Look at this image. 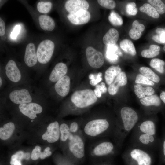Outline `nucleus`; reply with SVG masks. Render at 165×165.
Returning a JSON list of instances; mask_svg holds the SVG:
<instances>
[{
    "mask_svg": "<svg viewBox=\"0 0 165 165\" xmlns=\"http://www.w3.org/2000/svg\"><path fill=\"white\" fill-rule=\"evenodd\" d=\"M135 82L137 83H141L147 85L153 86L154 82L142 74H138L136 77Z\"/></svg>",
    "mask_w": 165,
    "mask_h": 165,
    "instance_id": "41",
    "label": "nucleus"
},
{
    "mask_svg": "<svg viewBox=\"0 0 165 165\" xmlns=\"http://www.w3.org/2000/svg\"><path fill=\"white\" fill-rule=\"evenodd\" d=\"M159 149L160 157L161 163H165V129H164Z\"/></svg>",
    "mask_w": 165,
    "mask_h": 165,
    "instance_id": "38",
    "label": "nucleus"
},
{
    "mask_svg": "<svg viewBox=\"0 0 165 165\" xmlns=\"http://www.w3.org/2000/svg\"><path fill=\"white\" fill-rule=\"evenodd\" d=\"M136 4L134 2L128 3L126 6V12L130 15L135 16L138 12V9L136 7Z\"/></svg>",
    "mask_w": 165,
    "mask_h": 165,
    "instance_id": "40",
    "label": "nucleus"
},
{
    "mask_svg": "<svg viewBox=\"0 0 165 165\" xmlns=\"http://www.w3.org/2000/svg\"><path fill=\"white\" fill-rule=\"evenodd\" d=\"M121 72V69L119 65L112 66L109 67L105 72V80L107 84L110 85Z\"/></svg>",
    "mask_w": 165,
    "mask_h": 165,
    "instance_id": "25",
    "label": "nucleus"
},
{
    "mask_svg": "<svg viewBox=\"0 0 165 165\" xmlns=\"http://www.w3.org/2000/svg\"><path fill=\"white\" fill-rule=\"evenodd\" d=\"M71 79L67 74L60 79L48 90L49 91L54 90L60 97H64L68 94L70 88Z\"/></svg>",
    "mask_w": 165,
    "mask_h": 165,
    "instance_id": "15",
    "label": "nucleus"
},
{
    "mask_svg": "<svg viewBox=\"0 0 165 165\" xmlns=\"http://www.w3.org/2000/svg\"><path fill=\"white\" fill-rule=\"evenodd\" d=\"M86 54L88 62L92 68H98L103 65L104 58L102 54L93 47H87L86 50Z\"/></svg>",
    "mask_w": 165,
    "mask_h": 165,
    "instance_id": "13",
    "label": "nucleus"
},
{
    "mask_svg": "<svg viewBox=\"0 0 165 165\" xmlns=\"http://www.w3.org/2000/svg\"><path fill=\"white\" fill-rule=\"evenodd\" d=\"M92 140L87 152L91 156L96 158L108 157L114 156L119 151L115 143L108 138H98Z\"/></svg>",
    "mask_w": 165,
    "mask_h": 165,
    "instance_id": "4",
    "label": "nucleus"
},
{
    "mask_svg": "<svg viewBox=\"0 0 165 165\" xmlns=\"http://www.w3.org/2000/svg\"><path fill=\"white\" fill-rule=\"evenodd\" d=\"M2 97L1 100L16 105L46 100L44 92L29 83L8 87L3 92Z\"/></svg>",
    "mask_w": 165,
    "mask_h": 165,
    "instance_id": "1",
    "label": "nucleus"
},
{
    "mask_svg": "<svg viewBox=\"0 0 165 165\" xmlns=\"http://www.w3.org/2000/svg\"><path fill=\"white\" fill-rule=\"evenodd\" d=\"M60 124L56 120L51 122L48 125L46 132L42 135V139L51 144L54 143L60 140Z\"/></svg>",
    "mask_w": 165,
    "mask_h": 165,
    "instance_id": "14",
    "label": "nucleus"
},
{
    "mask_svg": "<svg viewBox=\"0 0 165 165\" xmlns=\"http://www.w3.org/2000/svg\"><path fill=\"white\" fill-rule=\"evenodd\" d=\"M70 99L74 108L77 111L85 109L95 103L97 97L92 90L86 89L75 91Z\"/></svg>",
    "mask_w": 165,
    "mask_h": 165,
    "instance_id": "8",
    "label": "nucleus"
},
{
    "mask_svg": "<svg viewBox=\"0 0 165 165\" xmlns=\"http://www.w3.org/2000/svg\"><path fill=\"white\" fill-rule=\"evenodd\" d=\"M50 147H46L43 152H41L40 158L41 159H43L46 157L50 156L52 154V152L50 151Z\"/></svg>",
    "mask_w": 165,
    "mask_h": 165,
    "instance_id": "46",
    "label": "nucleus"
},
{
    "mask_svg": "<svg viewBox=\"0 0 165 165\" xmlns=\"http://www.w3.org/2000/svg\"><path fill=\"white\" fill-rule=\"evenodd\" d=\"M10 164L11 165H22L21 161L18 159V156L16 153L12 156Z\"/></svg>",
    "mask_w": 165,
    "mask_h": 165,
    "instance_id": "47",
    "label": "nucleus"
},
{
    "mask_svg": "<svg viewBox=\"0 0 165 165\" xmlns=\"http://www.w3.org/2000/svg\"><path fill=\"white\" fill-rule=\"evenodd\" d=\"M41 28L44 30L51 31L55 27V23L53 19L48 16L41 15L38 18Z\"/></svg>",
    "mask_w": 165,
    "mask_h": 165,
    "instance_id": "26",
    "label": "nucleus"
},
{
    "mask_svg": "<svg viewBox=\"0 0 165 165\" xmlns=\"http://www.w3.org/2000/svg\"><path fill=\"white\" fill-rule=\"evenodd\" d=\"M54 46V43L50 40H44L39 43L36 51L38 62L39 63L45 64L50 61Z\"/></svg>",
    "mask_w": 165,
    "mask_h": 165,
    "instance_id": "11",
    "label": "nucleus"
},
{
    "mask_svg": "<svg viewBox=\"0 0 165 165\" xmlns=\"http://www.w3.org/2000/svg\"><path fill=\"white\" fill-rule=\"evenodd\" d=\"M6 83H7L6 80L2 74L1 72L0 75V88L1 90L3 88Z\"/></svg>",
    "mask_w": 165,
    "mask_h": 165,
    "instance_id": "50",
    "label": "nucleus"
},
{
    "mask_svg": "<svg viewBox=\"0 0 165 165\" xmlns=\"http://www.w3.org/2000/svg\"><path fill=\"white\" fill-rule=\"evenodd\" d=\"M139 70L142 75L156 83L160 82L159 76L150 68L146 67H142L139 68Z\"/></svg>",
    "mask_w": 165,
    "mask_h": 165,
    "instance_id": "31",
    "label": "nucleus"
},
{
    "mask_svg": "<svg viewBox=\"0 0 165 165\" xmlns=\"http://www.w3.org/2000/svg\"><path fill=\"white\" fill-rule=\"evenodd\" d=\"M123 157L128 165H152V151L130 145L124 151Z\"/></svg>",
    "mask_w": 165,
    "mask_h": 165,
    "instance_id": "5",
    "label": "nucleus"
},
{
    "mask_svg": "<svg viewBox=\"0 0 165 165\" xmlns=\"http://www.w3.org/2000/svg\"><path fill=\"white\" fill-rule=\"evenodd\" d=\"M140 101L143 105L145 107L151 106L159 107L161 104L160 98L156 94L145 97L141 99Z\"/></svg>",
    "mask_w": 165,
    "mask_h": 165,
    "instance_id": "28",
    "label": "nucleus"
},
{
    "mask_svg": "<svg viewBox=\"0 0 165 165\" xmlns=\"http://www.w3.org/2000/svg\"><path fill=\"white\" fill-rule=\"evenodd\" d=\"M132 132V133H142L157 135L156 123L151 119L140 120Z\"/></svg>",
    "mask_w": 165,
    "mask_h": 165,
    "instance_id": "16",
    "label": "nucleus"
},
{
    "mask_svg": "<svg viewBox=\"0 0 165 165\" xmlns=\"http://www.w3.org/2000/svg\"><path fill=\"white\" fill-rule=\"evenodd\" d=\"M5 24L2 19L0 18V35L3 36L5 33Z\"/></svg>",
    "mask_w": 165,
    "mask_h": 165,
    "instance_id": "49",
    "label": "nucleus"
},
{
    "mask_svg": "<svg viewBox=\"0 0 165 165\" xmlns=\"http://www.w3.org/2000/svg\"><path fill=\"white\" fill-rule=\"evenodd\" d=\"M116 120L98 117L82 121L81 131L86 139L111 137L113 135Z\"/></svg>",
    "mask_w": 165,
    "mask_h": 165,
    "instance_id": "3",
    "label": "nucleus"
},
{
    "mask_svg": "<svg viewBox=\"0 0 165 165\" xmlns=\"http://www.w3.org/2000/svg\"><path fill=\"white\" fill-rule=\"evenodd\" d=\"M110 165L109 164H102V165Z\"/></svg>",
    "mask_w": 165,
    "mask_h": 165,
    "instance_id": "53",
    "label": "nucleus"
},
{
    "mask_svg": "<svg viewBox=\"0 0 165 165\" xmlns=\"http://www.w3.org/2000/svg\"><path fill=\"white\" fill-rule=\"evenodd\" d=\"M127 78L125 72H121L115 78L113 82L109 85L108 93L113 95L117 92L120 86L125 85L127 83Z\"/></svg>",
    "mask_w": 165,
    "mask_h": 165,
    "instance_id": "20",
    "label": "nucleus"
},
{
    "mask_svg": "<svg viewBox=\"0 0 165 165\" xmlns=\"http://www.w3.org/2000/svg\"><path fill=\"white\" fill-rule=\"evenodd\" d=\"M161 142L157 135L142 133H132L130 139V145L152 152L159 150Z\"/></svg>",
    "mask_w": 165,
    "mask_h": 165,
    "instance_id": "7",
    "label": "nucleus"
},
{
    "mask_svg": "<svg viewBox=\"0 0 165 165\" xmlns=\"http://www.w3.org/2000/svg\"><path fill=\"white\" fill-rule=\"evenodd\" d=\"M119 37L118 31L114 28H111L103 36L104 43L108 46L115 45L117 42Z\"/></svg>",
    "mask_w": 165,
    "mask_h": 165,
    "instance_id": "22",
    "label": "nucleus"
},
{
    "mask_svg": "<svg viewBox=\"0 0 165 165\" xmlns=\"http://www.w3.org/2000/svg\"><path fill=\"white\" fill-rule=\"evenodd\" d=\"M46 100L16 105L20 113L33 122L43 113Z\"/></svg>",
    "mask_w": 165,
    "mask_h": 165,
    "instance_id": "10",
    "label": "nucleus"
},
{
    "mask_svg": "<svg viewBox=\"0 0 165 165\" xmlns=\"http://www.w3.org/2000/svg\"><path fill=\"white\" fill-rule=\"evenodd\" d=\"M67 18L70 21L75 25H82L87 23L90 18V14L87 10H82L76 13H69Z\"/></svg>",
    "mask_w": 165,
    "mask_h": 165,
    "instance_id": "17",
    "label": "nucleus"
},
{
    "mask_svg": "<svg viewBox=\"0 0 165 165\" xmlns=\"http://www.w3.org/2000/svg\"><path fill=\"white\" fill-rule=\"evenodd\" d=\"M41 148L38 145L36 146L33 149L31 154V158L33 160H35L40 158L41 153Z\"/></svg>",
    "mask_w": 165,
    "mask_h": 165,
    "instance_id": "43",
    "label": "nucleus"
},
{
    "mask_svg": "<svg viewBox=\"0 0 165 165\" xmlns=\"http://www.w3.org/2000/svg\"><path fill=\"white\" fill-rule=\"evenodd\" d=\"M121 49L126 53L134 56L136 54V51L132 42L130 40L125 39L122 40L120 43Z\"/></svg>",
    "mask_w": 165,
    "mask_h": 165,
    "instance_id": "29",
    "label": "nucleus"
},
{
    "mask_svg": "<svg viewBox=\"0 0 165 165\" xmlns=\"http://www.w3.org/2000/svg\"><path fill=\"white\" fill-rule=\"evenodd\" d=\"M95 88L98 89L102 93H106L107 90L105 84L104 82H101L100 84H97L95 86Z\"/></svg>",
    "mask_w": 165,
    "mask_h": 165,
    "instance_id": "48",
    "label": "nucleus"
},
{
    "mask_svg": "<svg viewBox=\"0 0 165 165\" xmlns=\"http://www.w3.org/2000/svg\"><path fill=\"white\" fill-rule=\"evenodd\" d=\"M1 72L5 78L8 87L30 83L28 75L22 71L13 60L8 61L6 65L4 71Z\"/></svg>",
    "mask_w": 165,
    "mask_h": 165,
    "instance_id": "6",
    "label": "nucleus"
},
{
    "mask_svg": "<svg viewBox=\"0 0 165 165\" xmlns=\"http://www.w3.org/2000/svg\"><path fill=\"white\" fill-rule=\"evenodd\" d=\"M160 97L161 100L165 104V92H163L160 93Z\"/></svg>",
    "mask_w": 165,
    "mask_h": 165,
    "instance_id": "52",
    "label": "nucleus"
},
{
    "mask_svg": "<svg viewBox=\"0 0 165 165\" xmlns=\"http://www.w3.org/2000/svg\"><path fill=\"white\" fill-rule=\"evenodd\" d=\"M21 28L20 26L19 25L15 26L10 34V37L12 39H15L16 38L20 32Z\"/></svg>",
    "mask_w": 165,
    "mask_h": 165,
    "instance_id": "45",
    "label": "nucleus"
},
{
    "mask_svg": "<svg viewBox=\"0 0 165 165\" xmlns=\"http://www.w3.org/2000/svg\"><path fill=\"white\" fill-rule=\"evenodd\" d=\"M165 62L162 60L158 58L152 59L149 63L150 66L161 73L164 72V66Z\"/></svg>",
    "mask_w": 165,
    "mask_h": 165,
    "instance_id": "33",
    "label": "nucleus"
},
{
    "mask_svg": "<svg viewBox=\"0 0 165 165\" xmlns=\"http://www.w3.org/2000/svg\"><path fill=\"white\" fill-rule=\"evenodd\" d=\"M97 1L100 5L108 9H112L116 6V2L113 0H98Z\"/></svg>",
    "mask_w": 165,
    "mask_h": 165,
    "instance_id": "42",
    "label": "nucleus"
},
{
    "mask_svg": "<svg viewBox=\"0 0 165 165\" xmlns=\"http://www.w3.org/2000/svg\"><path fill=\"white\" fill-rule=\"evenodd\" d=\"M145 29V26L140 24L137 20L134 21L132 24V27L129 32L130 37L134 40H137L141 38L142 32Z\"/></svg>",
    "mask_w": 165,
    "mask_h": 165,
    "instance_id": "24",
    "label": "nucleus"
},
{
    "mask_svg": "<svg viewBox=\"0 0 165 165\" xmlns=\"http://www.w3.org/2000/svg\"><path fill=\"white\" fill-rule=\"evenodd\" d=\"M134 87L135 94L140 99L145 97V95H152L155 93L154 89L151 87H143L140 85L138 84L134 85Z\"/></svg>",
    "mask_w": 165,
    "mask_h": 165,
    "instance_id": "27",
    "label": "nucleus"
},
{
    "mask_svg": "<svg viewBox=\"0 0 165 165\" xmlns=\"http://www.w3.org/2000/svg\"><path fill=\"white\" fill-rule=\"evenodd\" d=\"M71 132L75 134L82 132L81 131L82 121L79 122L74 121L68 123Z\"/></svg>",
    "mask_w": 165,
    "mask_h": 165,
    "instance_id": "37",
    "label": "nucleus"
},
{
    "mask_svg": "<svg viewBox=\"0 0 165 165\" xmlns=\"http://www.w3.org/2000/svg\"><path fill=\"white\" fill-rule=\"evenodd\" d=\"M139 10L141 12L145 13L152 18H158L160 17V14L156 9L149 3L144 4L140 7Z\"/></svg>",
    "mask_w": 165,
    "mask_h": 165,
    "instance_id": "32",
    "label": "nucleus"
},
{
    "mask_svg": "<svg viewBox=\"0 0 165 165\" xmlns=\"http://www.w3.org/2000/svg\"><path fill=\"white\" fill-rule=\"evenodd\" d=\"M165 36V33H157L153 35L152 39L155 42L159 43H164V38Z\"/></svg>",
    "mask_w": 165,
    "mask_h": 165,
    "instance_id": "44",
    "label": "nucleus"
},
{
    "mask_svg": "<svg viewBox=\"0 0 165 165\" xmlns=\"http://www.w3.org/2000/svg\"><path fill=\"white\" fill-rule=\"evenodd\" d=\"M119 114V117L116 120L115 129L112 138L120 149L126 137L140 120V117L135 110L128 106L122 107Z\"/></svg>",
    "mask_w": 165,
    "mask_h": 165,
    "instance_id": "2",
    "label": "nucleus"
},
{
    "mask_svg": "<svg viewBox=\"0 0 165 165\" xmlns=\"http://www.w3.org/2000/svg\"><path fill=\"white\" fill-rule=\"evenodd\" d=\"M160 48L159 46L155 45H151L149 49L144 50L142 51L141 55L145 58H152L160 54Z\"/></svg>",
    "mask_w": 165,
    "mask_h": 165,
    "instance_id": "30",
    "label": "nucleus"
},
{
    "mask_svg": "<svg viewBox=\"0 0 165 165\" xmlns=\"http://www.w3.org/2000/svg\"><path fill=\"white\" fill-rule=\"evenodd\" d=\"M86 139L82 132L74 134L64 148L65 152L75 159H82L85 156Z\"/></svg>",
    "mask_w": 165,
    "mask_h": 165,
    "instance_id": "9",
    "label": "nucleus"
},
{
    "mask_svg": "<svg viewBox=\"0 0 165 165\" xmlns=\"http://www.w3.org/2000/svg\"><path fill=\"white\" fill-rule=\"evenodd\" d=\"M26 65L29 67H32L38 62V59L34 44L32 43H29L25 50L24 58Z\"/></svg>",
    "mask_w": 165,
    "mask_h": 165,
    "instance_id": "19",
    "label": "nucleus"
},
{
    "mask_svg": "<svg viewBox=\"0 0 165 165\" xmlns=\"http://www.w3.org/2000/svg\"><path fill=\"white\" fill-rule=\"evenodd\" d=\"M68 67L66 64L59 62L56 64L49 75H47L45 81V86L48 90L52 85L65 75L68 72Z\"/></svg>",
    "mask_w": 165,
    "mask_h": 165,
    "instance_id": "12",
    "label": "nucleus"
},
{
    "mask_svg": "<svg viewBox=\"0 0 165 165\" xmlns=\"http://www.w3.org/2000/svg\"><path fill=\"white\" fill-rule=\"evenodd\" d=\"M88 2L84 0H69L65 3V7L69 13H76L82 10H87L89 7Z\"/></svg>",
    "mask_w": 165,
    "mask_h": 165,
    "instance_id": "18",
    "label": "nucleus"
},
{
    "mask_svg": "<svg viewBox=\"0 0 165 165\" xmlns=\"http://www.w3.org/2000/svg\"><path fill=\"white\" fill-rule=\"evenodd\" d=\"M102 74L100 72L97 74H90L89 76V79L90 80V83L92 86H96L102 80Z\"/></svg>",
    "mask_w": 165,
    "mask_h": 165,
    "instance_id": "39",
    "label": "nucleus"
},
{
    "mask_svg": "<svg viewBox=\"0 0 165 165\" xmlns=\"http://www.w3.org/2000/svg\"><path fill=\"white\" fill-rule=\"evenodd\" d=\"M148 2L153 6L160 14H163L165 13V4L161 0H148Z\"/></svg>",
    "mask_w": 165,
    "mask_h": 165,
    "instance_id": "35",
    "label": "nucleus"
},
{
    "mask_svg": "<svg viewBox=\"0 0 165 165\" xmlns=\"http://www.w3.org/2000/svg\"><path fill=\"white\" fill-rule=\"evenodd\" d=\"M94 92L97 97L100 98L101 97L102 93L98 89L95 88L94 90Z\"/></svg>",
    "mask_w": 165,
    "mask_h": 165,
    "instance_id": "51",
    "label": "nucleus"
},
{
    "mask_svg": "<svg viewBox=\"0 0 165 165\" xmlns=\"http://www.w3.org/2000/svg\"><path fill=\"white\" fill-rule=\"evenodd\" d=\"M60 140L64 148L68 142L73 137L74 134L70 132L68 123L63 122L60 126Z\"/></svg>",
    "mask_w": 165,
    "mask_h": 165,
    "instance_id": "21",
    "label": "nucleus"
},
{
    "mask_svg": "<svg viewBox=\"0 0 165 165\" xmlns=\"http://www.w3.org/2000/svg\"><path fill=\"white\" fill-rule=\"evenodd\" d=\"M163 50L165 52V45L163 47Z\"/></svg>",
    "mask_w": 165,
    "mask_h": 165,
    "instance_id": "54",
    "label": "nucleus"
},
{
    "mask_svg": "<svg viewBox=\"0 0 165 165\" xmlns=\"http://www.w3.org/2000/svg\"><path fill=\"white\" fill-rule=\"evenodd\" d=\"M52 6V3L50 2L40 1L38 3L37 8L40 13H46L50 10Z\"/></svg>",
    "mask_w": 165,
    "mask_h": 165,
    "instance_id": "36",
    "label": "nucleus"
},
{
    "mask_svg": "<svg viewBox=\"0 0 165 165\" xmlns=\"http://www.w3.org/2000/svg\"><path fill=\"white\" fill-rule=\"evenodd\" d=\"M15 129V124L9 122L5 124L0 128V138L5 141L9 139L12 136Z\"/></svg>",
    "mask_w": 165,
    "mask_h": 165,
    "instance_id": "23",
    "label": "nucleus"
},
{
    "mask_svg": "<svg viewBox=\"0 0 165 165\" xmlns=\"http://www.w3.org/2000/svg\"><path fill=\"white\" fill-rule=\"evenodd\" d=\"M110 23L115 26H120L123 24V20L121 17L114 11H112L108 17Z\"/></svg>",
    "mask_w": 165,
    "mask_h": 165,
    "instance_id": "34",
    "label": "nucleus"
}]
</instances>
